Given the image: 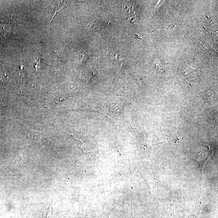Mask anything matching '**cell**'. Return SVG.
<instances>
[{
	"instance_id": "cell-1",
	"label": "cell",
	"mask_w": 218,
	"mask_h": 218,
	"mask_svg": "<svg viewBox=\"0 0 218 218\" xmlns=\"http://www.w3.org/2000/svg\"><path fill=\"white\" fill-rule=\"evenodd\" d=\"M180 73L182 74L187 80L197 79L198 71L194 70L185 64H183L179 68Z\"/></svg>"
},
{
	"instance_id": "cell-2",
	"label": "cell",
	"mask_w": 218,
	"mask_h": 218,
	"mask_svg": "<svg viewBox=\"0 0 218 218\" xmlns=\"http://www.w3.org/2000/svg\"><path fill=\"white\" fill-rule=\"evenodd\" d=\"M60 2V1H55V2H53L52 4L50 5L49 7V12L50 14L51 15V21H52L53 18L56 13L64 7V6H63L64 5L62 4L63 2Z\"/></svg>"
},
{
	"instance_id": "cell-3",
	"label": "cell",
	"mask_w": 218,
	"mask_h": 218,
	"mask_svg": "<svg viewBox=\"0 0 218 218\" xmlns=\"http://www.w3.org/2000/svg\"><path fill=\"white\" fill-rule=\"evenodd\" d=\"M11 24L8 22H1L0 24V36H6L10 35L12 31Z\"/></svg>"
},
{
	"instance_id": "cell-4",
	"label": "cell",
	"mask_w": 218,
	"mask_h": 218,
	"mask_svg": "<svg viewBox=\"0 0 218 218\" xmlns=\"http://www.w3.org/2000/svg\"><path fill=\"white\" fill-rule=\"evenodd\" d=\"M26 131L29 137H31V139L35 138V139H36L41 137V133L40 132L31 130L29 128H26Z\"/></svg>"
},
{
	"instance_id": "cell-5",
	"label": "cell",
	"mask_w": 218,
	"mask_h": 218,
	"mask_svg": "<svg viewBox=\"0 0 218 218\" xmlns=\"http://www.w3.org/2000/svg\"><path fill=\"white\" fill-rule=\"evenodd\" d=\"M177 24H175L174 23H167L164 25L163 27L164 29V31H167V32L172 31L175 29Z\"/></svg>"
},
{
	"instance_id": "cell-6",
	"label": "cell",
	"mask_w": 218,
	"mask_h": 218,
	"mask_svg": "<svg viewBox=\"0 0 218 218\" xmlns=\"http://www.w3.org/2000/svg\"><path fill=\"white\" fill-rule=\"evenodd\" d=\"M8 78V74L6 71H4L0 74V81L2 82L6 81Z\"/></svg>"
},
{
	"instance_id": "cell-7",
	"label": "cell",
	"mask_w": 218,
	"mask_h": 218,
	"mask_svg": "<svg viewBox=\"0 0 218 218\" xmlns=\"http://www.w3.org/2000/svg\"><path fill=\"white\" fill-rule=\"evenodd\" d=\"M209 24L210 27H215L217 26V23L216 20L214 18L210 19L209 21Z\"/></svg>"
}]
</instances>
